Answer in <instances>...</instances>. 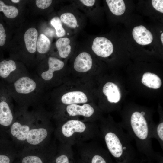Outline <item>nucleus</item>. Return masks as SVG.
Returning a JSON list of instances; mask_svg holds the SVG:
<instances>
[{
    "label": "nucleus",
    "mask_w": 163,
    "mask_h": 163,
    "mask_svg": "<svg viewBox=\"0 0 163 163\" xmlns=\"http://www.w3.org/2000/svg\"><path fill=\"white\" fill-rule=\"evenodd\" d=\"M16 69V63L13 60L2 61L0 62V77L4 79L7 78Z\"/></svg>",
    "instance_id": "a211bd4d"
},
{
    "label": "nucleus",
    "mask_w": 163,
    "mask_h": 163,
    "mask_svg": "<svg viewBox=\"0 0 163 163\" xmlns=\"http://www.w3.org/2000/svg\"><path fill=\"white\" fill-rule=\"evenodd\" d=\"M4 96L0 98V124L7 126L12 123L14 117L10 106Z\"/></svg>",
    "instance_id": "39448f33"
},
{
    "label": "nucleus",
    "mask_w": 163,
    "mask_h": 163,
    "mask_svg": "<svg viewBox=\"0 0 163 163\" xmlns=\"http://www.w3.org/2000/svg\"><path fill=\"white\" fill-rule=\"evenodd\" d=\"M30 129L28 125L22 124L18 122L15 121L12 124L11 133L12 136L18 140L23 141L26 140Z\"/></svg>",
    "instance_id": "2eb2a0df"
},
{
    "label": "nucleus",
    "mask_w": 163,
    "mask_h": 163,
    "mask_svg": "<svg viewBox=\"0 0 163 163\" xmlns=\"http://www.w3.org/2000/svg\"><path fill=\"white\" fill-rule=\"evenodd\" d=\"M49 69L43 72L41 75L42 78L46 81H49L53 77L54 71L61 69L64 66V62L56 58L50 57L48 59Z\"/></svg>",
    "instance_id": "9b49d317"
},
{
    "label": "nucleus",
    "mask_w": 163,
    "mask_h": 163,
    "mask_svg": "<svg viewBox=\"0 0 163 163\" xmlns=\"http://www.w3.org/2000/svg\"><path fill=\"white\" fill-rule=\"evenodd\" d=\"M86 126L82 122L75 120L68 121L62 126V132L66 137L71 136L75 132L82 133L85 131Z\"/></svg>",
    "instance_id": "6e6552de"
},
{
    "label": "nucleus",
    "mask_w": 163,
    "mask_h": 163,
    "mask_svg": "<svg viewBox=\"0 0 163 163\" xmlns=\"http://www.w3.org/2000/svg\"><path fill=\"white\" fill-rule=\"evenodd\" d=\"M10 160L8 156L0 154V163H10Z\"/></svg>",
    "instance_id": "c85d7f7f"
},
{
    "label": "nucleus",
    "mask_w": 163,
    "mask_h": 163,
    "mask_svg": "<svg viewBox=\"0 0 163 163\" xmlns=\"http://www.w3.org/2000/svg\"><path fill=\"white\" fill-rule=\"evenodd\" d=\"M22 163H43V162L41 158L38 156L29 155L23 158Z\"/></svg>",
    "instance_id": "b1692460"
},
{
    "label": "nucleus",
    "mask_w": 163,
    "mask_h": 163,
    "mask_svg": "<svg viewBox=\"0 0 163 163\" xmlns=\"http://www.w3.org/2000/svg\"><path fill=\"white\" fill-rule=\"evenodd\" d=\"M132 34L134 40L139 44L146 45L152 41L153 36L151 33L142 25L135 27Z\"/></svg>",
    "instance_id": "423d86ee"
},
{
    "label": "nucleus",
    "mask_w": 163,
    "mask_h": 163,
    "mask_svg": "<svg viewBox=\"0 0 163 163\" xmlns=\"http://www.w3.org/2000/svg\"><path fill=\"white\" fill-rule=\"evenodd\" d=\"M51 42L49 39L43 34L39 36L37 41L36 49L40 54L46 53L49 50Z\"/></svg>",
    "instance_id": "aec40b11"
},
{
    "label": "nucleus",
    "mask_w": 163,
    "mask_h": 163,
    "mask_svg": "<svg viewBox=\"0 0 163 163\" xmlns=\"http://www.w3.org/2000/svg\"><path fill=\"white\" fill-rule=\"evenodd\" d=\"M110 11L116 15L123 14L125 10V3L123 0H107L106 1Z\"/></svg>",
    "instance_id": "6ab92c4d"
},
{
    "label": "nucleus",
    "mask_w": 163,
    "mask_h": 163,
    "mask_svg": "<svg viewBox=\"0 0 163 163\" xmlns=\"http://www.w3.org/2000/svg\"><path fill=\"white\" fill-rule=\"evenodd\" d=\"M2 12L8 18H13L18 15V11L15 7L7 5L2 1L0 0V12Z\"/></svg>",
    "instance_id": "412c9836"
},
{
    "label": "nucleus",
    "mask_w": 163,
    "mask_h": 163,
    "mask_svg": "<svg viewBox=\"0 0 163 163\" xmlns=\"http://www.w3.org/2000/svg\"><path fill=\"white\" fill-rule=\"evenodd\" d=\"M90 163H107L103 156L99 154L94 155L90 160Z\"/></svg>",
    "instance_id": "a878e982"
},
{
    "label": "nucleus",
    "mask_w": 163,
    "mask_h": 163,
    "mask_svg": "<svg viewBox=\"0 0 163 163\" xmlns=\"http://www.w3.org/2000/svg\"><path fill=\"white\" fill-rule=\"evenodd\" d=\"M103 92L110 103H117L120 99V90L117 86L113 83L108 82L106 83L103 87Z\"/></svg>",
    "instance_id": "9d476101"
},
{
    "label": "nucleus",
    "mask_w": 163,
    "mask_h": 163,
    "mask_svg": "<svg viewBox=\"0 0 163 163\" xmlns=\"http://www.w3.org/2000/svg\"><path fill=\"white\" fill-rule=\"evenodd\" d=\"M146 115L144 110L135 111L119 123L134 141L137 150L145 155H151L154 153L151 134L155 123Z\"/></svg>",
    "instance_id": "f257e3e1"
},
{
    "label": "nucleus",
    "mask_w": 163,
    "mask_h": 163,
    "mask_svg": "<svg viewBox=\"0 0 163 163\" xmlns=\"http://www.w3.org/2000/svg\"><path fill=\"white\" fill-rule=\"evenodd\" d=\"M70 44V40L67 37L60 38L56 41V45L61 57L66 58L69 56L71 51Z\"/></svg>",
    "instance_id": "f3484780"
},
{
    "label": "nucleus",
    "mask_w": 163,
    "mask_h": 163,
    "mask_svg": "<svg viewBox=\"0 0 163 163\" xmlns=\"http://www.w3.org/2000/svg\"><path fill=\"white\" fill-rule=\"evenodd\" d=\"M105 127L104 139L108 151L118 160L128 158L135 154L132 139L120 123L110 122Z\"/></svg>",
    "instance_id": "f03ea898"
},
{
    "label": "nucleus",
    "mask_w": 163,
    "mask_h": 163,
    "mask_svg": "<svg viewBox=\"0 0 163 163\" xmlns=\"http://www.w3.org/2000/svg\"><path fill=\"white\" fill-rule=\"evenodd\" d=\"M60 18L62 22L71 28H75L78 25L75 17L71 13H63L61 15Z\"/></svg>",
    "instance_id": "4be33fe9"
},
{
    "label": "nucleus",
    "mask_w": 163,
    "mask_h": 163,
    "mask_svg": "<svg viewBox=\"0 0 163 163\" xmlns=\"http://www.w3.org/2000/svg\"><path fill=\"white\" fill-rule=\"evenodd\" d=\"M163 0H153L152 1V5L153 7L157 10L163 13Z\"/></svg>",
    "instance_id": "bb28decb"
},
{
    "label": "nucleus",
    "mask_w": 163,
    "mask_h": 163,
    "mask_svg": "<svg viewBox=\"0 0 163 163\" xmlns=\"http://www.w3.org/2000/svg\"><path fill=\"white\" fill-rule=\"evenodd\" d=\"M52 0H36L35 1L37 6L39 8L44 9L47 8L51 4Z\"/></svg>",
    "instance_id": "393cba45"
},
{
    "label": "nucleus",
    "mask_w": 163,
    "mask_h": 163,
    "mask_svg": "<svg viewBox=\"0 0 163 163\" xmlns=\"http://www.w3.org/2000/svg\"><path fill=\"white\" fill-rule=\"evenodd\" d=\"M66 110L70 116H74L80 115L86 117H90L94 112L93 108L87 104L82 106L75 104L69 105L67 106Z\"/></svg>",
    "instance_id": "1a4fd4ad"
},
{
    "label": "nucleus",
    "mask_w": 163,
    "mask_h": 163,
    "mask_svg": "<svg viewBox=\"0 0 163 163\" xmlns=\"http://www.w3.org/2000/svg\"><path fill=\"white\" fill-rule=\"evenodd\" d=\"M142 82L147 87L154 89L159 88L162 84L161 81L157 75L149 72L144 74Z\"/></svg>",
    "instance_id": "dca6fc26"
},
{
    "label": "nucleus",
    "mask_w": 163,
    "mask_h": 163,
    "mask_svg": "<svg viewBox=\"0 0 163 163\" xmlns=\"http://www.w3.org/2000/svg\"><path fill=\"white\" fill-rule=\"evenodd\" d=\"M50 23L55 29L57 37H62L65 35V30L62 27V21L58 17H55L53 18L51 20Z\"/></svg>",
    "instance_id": "5701e85b"
},
{
    "label": "nucleus",
    "mask_w": 163,
    "mask_h": 163,
    "mask_svg": "<svg viewBox=\"0 0 163 163\" xmlns=\"http://www.w3.org/2000/svg\"><path fill=\"white\" fill-rule=\"evenodd\" d=\"M47 134V130L43 128L31 129L27 135L26 141L30 145H38L46 138Z\"/></svg>",
    "instance_id": "ddd939ff"
},
{
    "label": "nucleus",
    "mask_w": 163,
    "mask_h": 163,
    "mask_svg": "<svg viewBox=\"0 0 163 163\" xmlns=\"http://www.w3.org/2000/svg\"><path fill=\"white\" fill-rule=\"evenodd\" d=\"M11 1L15 3H17L19 2L20 0H11Z\"/></svg>",
    "instance_id": "7c9ffc66"
},
{
    "label": "nucleus",
    "mask_w": 163,
    "mask_h": 163,
    "mask_svg": "<svg viewBox=\"0 0 163 163\" xmlns=\"http://www.w3.org/2000/svg\"><path fill=\"white\" fill-rule=\"evenodd\" d=\"M163 33H162L161 35V40L162 42V44L163 43Z\"/></svg>",
    "instance_id": "2f4dec72"
},
{
    "label": "nucleus",
    "mask_w": 163,
    "mask_h": 163,
    "mask_svg": "<svg viewBox=\"0 0 163 163\" xmlns=\"http://www.w3.org/2000/svg\"><path fill=\"white\" fill-rule=\"evenodd\" d=\"M91 48L97 55L103 57L109 56L113 53V50L112 42L103 37L95 38L93 41Z\"/></svg>",
    "instance_id": "20e7f679"
},
{
    "label": "nucleus",
    "mask_w": 163,
    "mask_h": 163,
    "mask_svg": "<svg viewBox=\"0 0 163 163\" xmlns=\"http://www.w3.org/2000/svg\"><path fill=\"white\" fill-rule=\"evenodd\" d=\"M37 37V31L34 28H29L25 33L24 39L26 47L30 53H34L36 51Z\"/></svg>",
    "instance_id": "4468645a"
},
{
    "label": "nucleus",
    "mask_w": 163,
    "mask_h": 163,
    "mask_svg": "<svg viewBox=\"0 0 163 163\" xmlns=\"http://www.w3.org/2000/svg\"><path fill=\"white\" fill-rule=\"evenodd\" d=\"M62 102L66 104L83 103L87 102L86 94L81 91L69 92L64 94L61 99Z\"/></svg>",
    "instance_id": "f8f14e48"
},
{
    "label": "nucleus",
    "mask_w": 163,
    "mask_h": 163,
    "mask_svg": "<svg viewBox=\"0 0 163 163\" xmlns=\"http://www.w3.org/2000/svg\"><path fill=\"white\" fill-rule=\"evenodd\" d=\"M14 92L17 95L27 96L36 92L38 85L35 79L26 76H23L17 79L12 85Z\"/></svg>",
    "instance_id": "7ed1b4c3"
},
{
    "label": "nucleus",
    "mask_w": 163,
    "mask_h": 163,
    "mask_svg": "<svg viewBox=\"0 0 163 163\" xmlns=\"http://www.w3.org/2000/svg\"><path fill=\"white\" fill-rule=\"evenodd\" d=\"M80 1L85 5L88 7L94 5L95 1L94 0H81Z\"/></svg>",
    "instance_id": "c756f323"
},
{
    "label": "nucleus",
    "mask_w": 163,
    "mask_h": 163,
    "mask_svg": "<svg viewBox=\"0 0 163 163\" xmlns=\"http://www.w3.org/2000/svg\"><path fill=\"white\" fill-rule=\"evenodd\" d=\"M92 61L89 54L83 52L79 54L74 61V67L78 72H84L89 71L91 68Z\"/></svg>",
    "instance_id": "0eeeda50"
},
{
    "label": "nucleus",
    "mask_w": 163,
    "mask_h": 163,
    "mask_svg": "<svg viewBox=\"0 0 163 163\" xmlns=\"http://www.w3.org/2000/svg\"><path fill=\"white\" fill-rule=\"evenodd\" d=\"M6 34L4 28L0 23V46H3L6 41Z\"/></svg>",
    "instance_id": "cd10ccee"
}]
</instances>
